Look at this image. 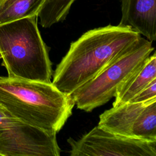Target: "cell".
Wrapping results in <instances>:
<instances>
[{
  "label": "cell",
  "instance_id": "ba28073f",
  "mask_svg": "<svg viewBox=\"0 0 156 156\" xmlns=\"http://www.w3.org/2000/svg\"><path fill=\"white\" fill-rule=\"evenodd\" d=\"M119 25L128 26L151 41L156 40V0H120Z\"/></svg>",
  "mask_w": 156,
  "mask_h": 156
},
{
  "label": "cell",
  "instance_id": "9a60e30c",
  "mask_svg": "<svg viewBox=\"0 0 156 156\" xmlns=\"http://www.w3.org/2000/svg\"><path fill=\"white\" fill-rule=\"evenodd\" d=\"M1 55H0V59H1Z\"/></svg>",
  "mask_w": 156,
  "mask_h": 156
},
{
  "label": "cell",
  "instance_id": "7a4b0ae2",
  "mask_svg": "<svg viewBox=\"0 0 156 156\" xmlns=\"http://www.w3.org/2000/svg\"><path fill=\"white\" fill-rule=\"evenodd\" d=\"M0 105L19 121L57 133L71 115L75 104L52 82L0 76Z\"/></svg>",
  "mask_w": 156,
  "mask_h": 156
},
{
  "label": "cell",
  "instance_id": "9c48e42d",
  "mask_svg": "<svg viewBox=\"0 0 156 156\" xmlns=\"http://www.w3.org/2000/svg\"><path fill=\"white\" fill-rule=\"evenodd\" d=\"M155 79L156 53L154 52L120 87L115 96L113 107L129 102L137 93Z\"/></svg>",
  "mask_w": 156,
  "mask_h": 156
},
{
  "label": "cell",
  "instance_id": "4fadbf2b",
  "mask_svg": "<svg viewBox=\"0 0 156 156\" xmlns=\"http://www.w3.org/2000/svg\"><path fill=\"white\" fill-rule=\"evenodd\" d=\"M18 119L11 116L1 105H0V124L4 127L10 126L16 123Z\"/></svg>",
  "mask_w": 156,
  "mask_h": 156
},
{
  "label": "cell",
  "instance_id": "7c38bea8",
  "mask_svg": "<svg viewBox=\"0 0 156 156\" xmlns=\"http://www.w3.org/2000/svg\"><path fill=\"white\" fill-rule=\"evenodd\" d=\"M156 98V79L137 93L129 102H141Z\"/></svg>",
  "mask_w": 156,
  "mask_h": 156
},
{
  "label": "cell",
  "instance_id": "30bf717a",
  "mask_svg": "<svg viewBox=\"0 0 156 156\" xmlns=\"http://www.w3.org/2000/svg\"><path fill=\"white\" fill-rule=\"evenodd\" d=\"M45 0H0V25L37 16Z\"/></svg>",
  "mask_w": 156,
  "mask_h": 156
},
{
  "label": "cell",
  "instance_id": "5b68a950",
  "mask_svg": "<svg viewBox=\"0 0 156 156\" xmlns=\"http://www.w3.org/2000/svg\"><path fill=\"white\" fill-rule=\"evenodd\" d=\"M98 126L120 136L156 141V98L113 107L99 116Z\"/></svg>",
  "mask_w": 156,
  "mask_h": 156
},
{
  "label": "cell",
  "instance_id": "52a82bcc",
  "mask_svg": "<svg viewBox=\"0 0 156 156\" xmlns=\"http://www.w3.org/2000/svg\"><path fill=\"white\" fill-rule=\"evenodd\" d=\"M56 133L18 121L0 133V156H59Z\"/></svg>",
  "mask_w": 156,
  "mask_h": 156
},
{
  "label": "cell",
  "instance_id": "3957f363",
  "mask_svg": "<svg viewBox=\"0 0 156 156\" xmlns=\"http://www.w3.org/2000/svg\"><path fill=\"white\" fill-rule=\"evenodd\" d=\"M0 55L8 77L51 82L52 63L37 25V16L0 25Z\"/></svg>",
  "mask_w": 156,
  "mask_h": 156
},
{
  "label": "cell",
  "instance_id": "5bb4252c",
  "mask_svg": "<svg viewBox=\"0 0 156 156\" xmlns=\"http://www.w3.org/2000/svg\"><path fill=\"white\" fill-rule=\"evenodd\" d=\"M5 128V127H4V126H2V125H1L0 124V133L2 132V130H3V129H4Z\"/></svg>",
  "mask_w": 156,
  "mask_h": 156
},
{
  "label": "cell",
  "instance_id": "8fae6325",
  "mask_svg": "<svg viewBox=\"0 0 156 156\" xmlns=\"http://www.w3.org/2000/svg\"><path fill=\"white\" fill-rule=\"evenodd\" d=\"M75 0H45L37 18L40 24L44 28L63 21Z\"/></svg>",
  "mask_w": 156,
  "mask_h": 156
},
{
  "label": "cell",
  "instance_id": "8992f818",
  "mask_svg": "<svg viewBox=\"0 0 156 156\" xmlns=\"http://www.w3.org/2000/svg\"><path fill=\"white\" fill-rule=\"evenodd\" d=\"M71 156H156V141L120 136L98 126L78 140L69 138Z\"/></svg>",
  "mask_w": 156,
  "mask_h": 156
},
{
  "label": "cell",
  "instance_id": "6da1fadb",
  "mask_svg": "<svg viewBox=\"0 0 156 156\" xmlns=\"http://www.w3.org/2000/svg\"><path fill=\"white\" fill-rule=\"evenodd\" d=\"M141 35L128 26L91 29L71 43L54 72L52 83L69 96L98 76L136 43Z\"/></svg>",
  "mask_w": 156,
  "mask_h": 156
},
{
  "label": "cell",
  "instance_id": "277c9868",
  "mask_svg": "<svg viewBox=\"0 0 156 156\" xmlns=\"http://www.w3.org/2000/svg\"><path fill=\"white\" fill-rule=\"evenodd\" d=\"M154 49L152 41L141 37L98 76L69 95L77 108L90 112L108 102L145 63Z\"/></svg>",
  "mask_w": 156,
  "mask_h": 156
}]
</instances>
